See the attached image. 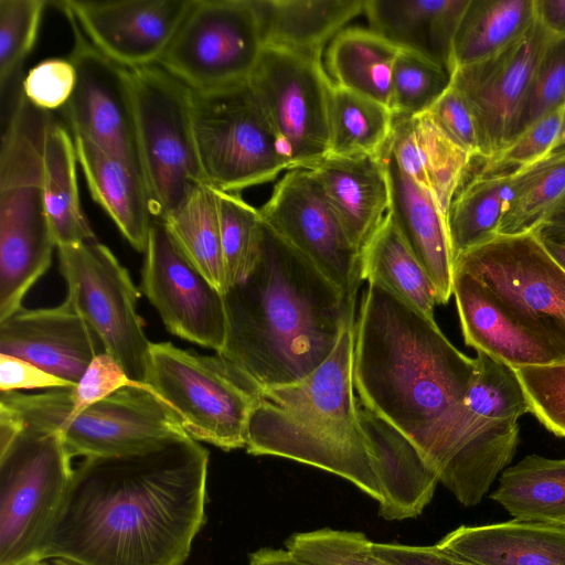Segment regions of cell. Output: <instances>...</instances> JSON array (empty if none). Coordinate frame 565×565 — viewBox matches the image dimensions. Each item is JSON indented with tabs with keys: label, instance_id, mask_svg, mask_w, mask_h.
<instances>
[{
	"label": "cell",
	"instance_id": "816d5d0a",
	"mask_svg": "<svg viewBox=\"0 0 565 565\" xmlns=\"http://www.w3.org/2000/svg\"><path fill=\"white\" fill-rule=\"evenodd\" d=\"M248 565H320L298 557L287 548L263 547L249 555Z\"/></svg>",
	"mask_w": 565,
	"mask_h": 565
},
{
	"label": "cell",
	"instance_id": "f6af8a7d",
	"mask_svg": "<svg viewBox=\"0 0 565 565\" xmlns=\"http://www.w3.org/2000/svg\"><path fill=\"white\" fill-rule=\"evenodd\" d=\"M565 122V105L547 114L490 159L479 158L487 171H520L558 147Z\"/></svg>",
	"mask_w": 565,
	"mask_h": 565
},
{
	"label": "cell",
	"instance_id": "ffe728a7",
	"mask_svg": "<svg viewBox=\"0 0 565 565\" xmlns=\"http://www.w3.org/2000/svg\"><path fill=\"white\" fill-rule=\"evenodd\" d=\"M191 0L58 2L103 55L126 70L158 65Z\"/></svg>",
	"mask_w": 565,
	"mask_h": 565
},
{
	"label": "cell",
	"instance_id": "681fc988",
	"mask_svg": "<svg viewBox=\"0 0 565 565\" xmlns=\"http://www.w3.org/2000/svg\"><path fill=\"white\" fill-rule=\"evenodd\" d=\"M374 552L393 565H478L436 545L373 543Z\"/></svg>",
	"mask_w": 565,
	"mask_h": 565
},
{
	"label": "cell",
	"instance_id": "11a10c76",
	"mask_svg": "<svg viewBox=\"0 0 565 565\" xmlns=\"http://www.w3.org/2000/svg\"><path fill=\"white\" fill-rule=\"evenodd\" d=\"M51 563H52V565H75L73 563H70V562H66L63 559H52Z\"/></svg>",
	"mask_w": 565,
	"mask_h": 565
},
{
	"label": "cell",
	"instance_id": "ba28073f",
	"mask_svg": "<svg viewBox=\"0 0 565 565\" xmlns=\"http://www.w3.org/2000/svg\"><path fill=\"white\" fill-rule=\"evenodd\" d=\"M71 460L57 431L23 426L0 447V565L40 561L72 479Z\"/></svg>",
	"mask_w": 565,
	"mask_h": 565
},
{
	"label": "cell",
	"instance_id": "d590c367",
	"mask_svg": "<svg viewBox=\"0 0 565 565\" xmlns=\"http://www.w3.org/2000/svg\"><path fill=\"white\" fill-rule=\"evenodd\" d=\"M161 221L189 260L225 294L227 284L215 189L207 183L198 186Z\"/></svg>",
	"mask_w": 565,
	"mask_h": 565
},
{
	"label": "cell",
	"instance_id": "52a82bcc",
	"mask_svg": "<svg viewBox=\"0 0 565 565\" xmlns=\"http://www.w3.org/2000/svg\"><path fill=\"white\" fill-rule=\"evenodd\" d=\"M129 74L140 169L153 218L161 220L207 183L195 143L192 93L158 65Z\"/></svg>",
	"mask_w": 565,
	"mask_h": 565
},
{
	"label": "cell",
	"instance_id": "ab89813d",
	"mask_svg": "<svg viewBox=\"0 0 565 565\" xmlns=\"http://www.w3.org/2000/svg\"><path fill=\"white\" fill-rule=\"evenodd\" d=\"M452 74L429 58L399 50L392 71L390 108L395 116L427 113L451 86Z\"/></svg>",
	"mask_w": 565,
	"mask_h": 565
},
{
	"label": "cell",
	"instance_id": "6da1fadb",
	"mask_svg": "<svg viewBox=\"0 0 565 565\" xmlns=\"http://www.w3.org/2000/svg\"><path fill=\"white\" fill-rule=\"evenodd\" d=\"M209 451L188 435L74 470L40 561L183 565L205 521Z\"/></svg>",
	"mask_w": 565,
	"mask_h": 565
},
{
	"label": "cell",
	"instance_id": "f35d334b",
	"mask_svg": "<svg viewBox=\"0 0 565 565\" xmlns=\"http://www.w3.org/2000/svg\"><path fill=\"white\" fill-rule=\"evenodd\" d=\"M215 193L228 289L244 281L254 269L262 250L264 222L259 210L239 194L217 189Z\"/></svg>",
	"mask_w": 565,
	"mask_h": 565
},
{
	"label": "cell",
	"instance_id": "db71d44e",
	"mask_svg": "<svg viewBox=\"0 0 565 565\" xmlns=\"http://www.w3.org/2000/svg\"><path fill=\"white\" fill-rule=\"evenodd\" d=\"M541 238L548 253L565 269V241L552 239L542 236Z\"/></svg>",
	"mask_w": 565,
	"mask_h": 565
},
{
	"label": "cell",
	"instance_id": "8fae6325",
	"mask_svg": "<svg viewBox=\"0 0 565 565\" xmlns=\"http://www.w3.org/2000/svg\"><path fill=\"white\" fill-rule=\"evenodd\" d=\"M531 334L565 362V269L537 232L497 235L456 258Z\"/></svg>",
	"mask_w": 565,
	"mask_h": 565
},
{
	"label": "cell",
	"instance_id": "603a6c76",
	"mask_svg": "<svg viewBox=\"0 0 565 565\" xmlns=\"http://www.w3.org/2000/svg\"><path fill=\"white\" fill-rule=\"evenodd\" d=\"M381 156L390 181L388 213L429 276L437 303L446 305L454 285L446 215L434 195L405 174L385 150Z\"/></svg>",
	"mask_w": 565,
	"mask_h": 565
},
{
	"label": "cell",
	"instance_id": "3957f363",
	"mask_svg": "<svg viewBox=\"0 0 565 565\" xmlns=\"http://www.w3.org/2000/svg\"><path fill=\"white\" fill-rule=\"evenodd\" d=\"M264 222V221H263ZM227 332L218 353L262 387L298 382L334 350L355 306L265 222L259 258L223 294Z\"/></svg>",
	"mask_w": 565,
	"mask_h": 565
},
{
	"label": "cell",
	"instance_id": "f907efd6",
	"mask_svg": "<svg viewBox=\"0 0 565 565\" xmlns=\"http://www.w3.org/2000/svg\"><path fill=\"white\" fill-rule=\"evenodd\" d=\"M536 13L554 36H565V0H536Z\"/></svg>",
	"mask_w": 565,
	"mask_h": 565
},
{
	"label": "cell",
	"instance_id": "d4e9b609",
	"mask_svg": "<svg viewBox=\"0 0 565 565\" xmlns=\"http://www.w3.org/2000/svg\"><path fill=\"white\" fill-rule=\"evenodd\" d=\"M384 150L405 174L434 195L445 215L473 160L428 113L414 117L394 115Z\"/></svg>",
	"mask_w": 565,
	"mask_h": 565
},
{
	"label": "cell",
	"instance_id": "6f0895ef",
	"mask_svg": "<svg viewBox=\"0 0 565 565\" xmlns=\"http://www.w3.org/2000/svg\"><path fill=\"white\" fill-rule=\"evenodd\" d=\"M565 143V122H564V128H563V131H562V137H561V140H559V145H564Z\"/></svg>",
	"mask_w": 565,
	"mask_h": 565
},
{
	"label": "cell",
	"instance_id": "7dc6e473",
	"mask_svg": "<svg viewBox=\"0 0 565 565\" xmlns=\"http://www.w3.org/2000/svg\"><path fill=\"white\" fill-rule=\"evenodd\" d=\"M427 113L450 139L473 158H480L478 132L472 113L452 85Z\"/></svg>",
	"mask_w": 565,
	"mask_h": 565
},
{
	"label": "cell",
	"instance_id": "f1b7e54d",
	"mask_svg": "<svg viewBox=\"0 0 565 565\" xmlns=\"http://www.w3.org/2000/svg\"><path fill=\"white\" fill-rule=\"evenodd\" d=\"M365 0H253L264 46L320 60Z\"/></svg>",
	"mask_w": 565,
	"mask_h": 565
},
{
	"label": "cell",
	"instance_id": "f5cc1de1",
	"mask_svg": "<svg viewBox=\"0 0 565 565\" xmlns=\"http://www.w3.org/2000/svg\"><path fill=\"white\" fill-rule=\"evenodd\" d=\"M537 233L542 237L565 239V200L537 230Z\"/></svg>",
	"mask_w": 565,
	"mask_h": 565
},
{
	"label": "cell",
	"instance_id": "e0dca14e",
	"mask_svg": "<svg viewBox=\"0 0 565 565\" xmlns=\"http://www.w3.org/2000/svg\"><path fill=\"white\" fill-rule=\"evenodd\" d=\"M141 289L170 333L220 353L226 341L223 294L189 260L161 220L153 218Z\"/></svg>",
	"mask_w": 565,
	"mask_h": 565
},
{
	"label": "cell",
	"instance_id": "b9f144b4",
	"mask_svg": "<svg viewBox=\"0 0 565 565\" xmlns=\"http://www.w3.org/2000/svg\"><path fill=\"white\" fill-rule=\"evenodd\" d=\"M44 0H0V88L3 93L33 49Z\"/></svg>",
	"mask_w": 565,
	"mask_h": 565
},
{
	"label": "cell",
	"instance_id": "9c48e42d",
	"mask_svg": "<svg viewBox=\"0 0 565 565\" xmlns=\"http://www.w3.org/2000/svg\"><path fill=\"white\" fill-rule=\"evenodd\" d=\"M0 407L22 426L57 431L72 458L132 452L186 435L173 411L145 387L126 386L73 416L56 409L44 392H1Z\"/></svg>",
	"mask_w": 565,
	"mask_h": 565
},
{
	"label": "cell",
	"instance_id": "bcb514c9",
	"mask_svg": "<svg viewBox=\"0 0 565 565\" xmlns=\"http://www.w3.org/2000/svg\"><path fill=\"white\" fill-rule=\"evenodd\" d=\"M75 83L76 72L70 58H49L29 71L21 93L35 107L52 113L67 104Z\"/></svg>",
	"mask_w": 565,
	"mask_h": 565
},
{
	"label": "cell",
	"instance_id": "ee69618b",
	"mask_svg": "<svg viewBox=\"0 0 565 565\" xmlns=\"http://www.w3.org/2000/svg\"><path fill=\"white\" fill-rule=\"evenodd\" d=\"M529 413L551 433L565 438V362L514 369Z\"/></svg>",
	"mask_w": 565,
	"mask_h": 565
},
{
	"label": "cell",
	"instance_id": "1f68e13d",
	"mask_svg": "<svg viewBox=\"0 0 565 565\" xmlns=\"http://www.w3.org/2000/svg\"><path fill=\"white\" fill-rule=\"evenodd\" d=\"M76 161L74 139L54 117L44 146V198L57 248L97 239L81 206Z\"/></svg>",
	"mask_w": 565,
	"mask_h": 565
},
{
	"label": "cell",
	"instance_id": "8d00e7d4",
	"mask_svg": "<svg viewBox=\"0 0 565 565\" xmlns=\"http://www.w3.org/2000/svg\"><path fill=\"white\" fill-rule=\"evenodd\" d=\"M390 107L332 83L328 103L329 154L379 156L392 135Z\"/></svg>",
	"mask_w": 565,
	"mask_h": 565
},
{
	"label": "cell",
	"instance_id": "8992f818",
	"mask_svg": "<svg viewBox=\"0 0 565 565\" xmlns=\"http://www.w3.org/2000/svg\"><path fill=\"white\" fill-rule=\"evenodd\" d=\"M145 383L191 438L225 451L246 446L249 417L263 387L232 361L151 342Z\"/></svg>",
	"mask_w": 565,
	"mask_h": 565
},
{
	"label": "cell",
	"instance_id": "7402d4cb",
	"mask_svg": "<svg viewBox=\"0 0 565 565\" xmlns=\"http://www.w3.org/2000/svg\"><path fill=\"white\" fill-rule=\"evenodd\" d=\"M452 295L465 343L476 351L487 353L512 369L561 362L471 274L454 270Z\"/></svg>",
	"mask_w": 565,
	"mask_h": 565
},
{
	"label": "cell",
	"instance_id": "ac0fdd59",
	"mask_svg": "<svg viewBox=\"0 0 565 565\" xmlns=\"http://www.w3.org/2000/svg\"><path fill=\"white\" fill-rule=\"evenodd\" d=\"M552 36L536 13L529 29L508 46L454 71L451 85L472 113L481 159L492 158L510 143L534 72Z\"/></svg>",
	"mask_w": 565,
	"mask_h": 565
},
{
	"label": "cell",
	"instance_id": "cb8c5ba5",
	"mask_svg": "<svg viewBox=\"0 0 565 565\" xmlns=\"http://www.w3.org/2000/svg\"><path fill=\"white\" fill-rule=\"evenodd\" d=\"M309 170L350 239L361 250L390 207V181L382 156L328 154Z\"/></svg>",
	"mask_w": 565,
	"mask_h": 565
},
{
	"label": "cell",
	"instance_id": "d6986e66",
	"mask_svg": "<svg viewBox=\"0 0 565 565\" xmlns=\"http://www.w3.org/2000/svg\"><path fill=\"white\" fill-rule=\"evenodd\" d=\"M71 23L74 45L68 58L75 67L76 83L63 111L72 135L140 169L129 70L103 55Z\"/></svg>",
	"mask_w": 565,
	"mask_h": 565
},
{
	"label": "cell",
	"instance_id": "44dd1931",
	"mask_svg": "<svg viewBox=\"0 0 565 565\" xmlns=\"http://www.w3.org/2000/svg\"><path fill=\"white\" fill-rule=\"evenodd\" d=\"M104 347L66 297L56 307H21L0 321V353L25 360L76 385Z\"/></svg>",
	"mask_w": 565,
	"mask_h": 565
},
{
	"label": "cell",
	"instance_id": "5bb4252c",
	"mask_svg": "<svg viewBox=\"0 0 565 565\" xmlns=\"http://www.w3.org/2000/svg\"><path fill=\"white\" fill-rule=\"evenodd\" d=\"M248 82L269 118L289 170L309 169L329 154L332 81L320 60L264 46Z\"/></svg>",
	"mask_w": 565,
	"mask_h": 565
},
{
	"label": "cell",
	"instance_id": "9a60e30c",
	"mask_svg": "<svg viewBox=\"0 0 565 565\" xmlns=\"http://www.w3.org/2000/svg\"><path fill=\"white\" fill-rule=\"evenodd\" d=\"M475 359L465 397L466 443L452 493L465 507L478 504L511 462L519 443L518 419L529 413L514 369L480 351Z\"/></svg>",
	"mask_w": 565,
	"mask_h": 565
},
{
	"label": "cell",
	"instance_id": "d6a6232c",
	"mask_svg": "<svg viewBox=\"0 0 565 565\" xmlns=\"http://www.w3.org/2000/svg\"><path fill=\"white\" fill-rule=\"evenodd\" d=\"M490 498L515 520L565 526V458L525 456L502 471Z\"/></svg>",
	"mask_w": 565,
	"mask_h": 565
},
{
	"label": "cell",
	"instance_id": "4dcf8cb0",
	"mask_svg": "<svg viewBox=\"0 0 565 565\" xmlns=\"http://www.w3.org/2000/svg\"><path fill=\"white\" fill-rule=\"evenodd\" d=\"M361 279L435 319V287L388 212L361 249Z\"/></svg>",
	"mask_w": 565,
	"mask_h": 565
},
{
	"label": "cell",
	"instance_id": "60d3db41",
	"mask_svg": "<svg viewBox=\"0 0 565 565\" xmlns=\"http://www.w3.org/2000/svg\"><path fill=\"white\" fill-rule=\"evenodd\" d=\"M373 543L362 532L323 527L291 534L285 548L320 565H393L374 552Z\"/></svg>",
	"mask_w": 565,
	"mask_h": 565
},
{
	"label": "cell",
	"instance_id": "7bdbcfd3",
	"mask_svg": "<svg viewBox=\"0 0 565 565\" xmlns=\"http://www.w3.org/2000/svg\"><path fill=\"white\" fill-rule=\"evenodd\" d=\"M564 105L565 36L553 35L534 72L511 141L535 121Z\"/></svg>",
	"mask_w": 565,
	"mask_h": 565
},
{
	"label": "cell",
	"instance_id": "680465c9",
	"mask_svg": "<svg viewBox=\"0 0 565 565\" xmlns=\"http://www.w3.org/2000/svg\"><path fill=\"white\" fill-rule=\"evenodd\" d=\"M553 239V238H552ZM558 241H565V239H558Z\"/></svg>",
	"mask_w": 565,
	"mask_h": 565
},
{
	"label": "cell",
	"instance_id": "7c38bea8",
	"mask_svg": "<svg viewBox=\"0 0 565 565\" xmlns=\"http://www.w3.org/2000/svg\"><path fill=\"white\" fill-rule=\"evenodd\" d=\"M263 49L253 0H191L158 66L211 93L247 82Z\"/></svg>",
	"mask_w": 565,
	"mask_h": 565
},
{
	"label": "cell",
	"instance_id": "30bf717a",
	"mask_svg": "<svg viewBox=\"0 0 565 565\" xmlns=\"http://www.w3.org/2000/svg\"><path fill=\"white\" fill-rule=\"evenodd\" d=\"M191 93L198 154L210 185L237 193L289 170L248 81L216 92Z\"/></svg>",
	"mask_w": 565,
	"mask_h": 565
},
{
	"label": "cell",
	"instance_id": "4fadbf2b",
	"mask_svg": "<svg viewBox=\"0 0 565 565\" xmlns=\"http://www.w3.org/2000/svg\"><path fill=\"white\" fill-rule=\"evenodd\" d=\"M67 298L128 376L145 383L151 342L137 311L139 292L127 269L97 239L57 248Z\"/></svg>",
	"mask_w": 565,
	"mask_h": 565
},
{
	"label": "cell",
	"instance_id": "e575fe53",
	"mask_svg": "<svg viewBox=\"0 0 565 565\" xmlns=\"http://www.w3.org/2000/svg\"><path fill=\"white\" fill-rule=\"evenodd\" d=\"M535 18L536 0H470L454 40L455 70L508 46Z\"/></svg>",
	"mask_w": 565,
	"mask_h": 565
},
{
	"label": "cell",
	"instance_id": "c3c4849f",
	"mask_svg": "<svg viewBox=\"0 0 565 565\" xmlns=\"http://www.w3.org/2000/svg\"><path fill=\"white\" fill-rule=\"evenodd\" d=\"M73 386L75 384L55 376L25 360L0 353L1 392Z\"/></svg>",
	"mask_w": 565,
	"mask_h": 565
},
{
	"label": "cell",
	"instance_id": "7a4b0ae2",
	"mask_svg": "<svg viewBox=\"0 0 565 565\" xmlns=\"http://www.w3.org/2000/svg\"><path fill=\"white\" fill-rule=\"evenodd\" d=\"M476 359L429 319L369 284L354 323L360 402L403 433L450 492L466 443L465 397Z\"/></svg>",
	"mask_w": 565,
	"mask_h": 565
},
{
	"label": "cell",
	"instance_id": "5b68a950",
	"mask_svg": "<svg viewBox=\"0 0 565 565\" xmlns=\"http://www.w3.org/2000/svg\"><path fill=\"white\" fill-rule=\"evenodd\" d=\"M54 116L20 93L0 149V311L22 307L56 247L44 198V146Z\"/></svg>",
	"mask_w": 565,
	"mask_h": 565
},
{
	"label": "cell",
	"instance_id": "83f0119b",
	"mask_svg": "<svg viewBox=\"0 0 565 565\" xmlns=\"http://www.w3.org/2000/svg\"><path fill=\"white\" fill-rule=\"evenodd\" d=\"M437 545L478 565H565V526L515 519L459 526Z\"/></svg>",
	"mask_w": 565,
	"mask_h": 565
},
{
	"label": "cell",
	"instance_id": "f546056e",
	"mask_svg": "<svg viewBox=\"0 0 565 565\" xmlns=\"http://www.w3.org/2000/svg\"><path fill=\"white\" fill-rule=\"evenodd\" d=\"M475 159V158H473ZM472 162L446 214L454 262L461 254L498 235V227L512 198L514 171H487Z\"/></svg>",
	"mask_w": 565,
	"mask_h": 565
},
{
	"label": "cell",
	"instance_id": "836d02e7",
	"mask_svg": "<svg viewBox=\"0 0 565 565\" xmlns=\"http://www.w3.org/2000/svg\"><path fill=\"white\" fill-rule=\"evenodd\" d=\"M399 50L371 29L342 30L327 52L332 83L390 107L392 71Z\"/></svg>",
	"mask_w": 565,
	"mask_h": 565
},
{
	"label": "cell",
	"instance_id": "484cf974",
	"mask_svg": "<svg viewBox=\"0 0 565 565\" xmlns=\"http://www.w3.org/2000/svg\"><path fill=\"white\" fill-rule=\"evenodd\" d=\"M470 0H365L371 30L451 74L454 40Z\"/></svg>",
	"mask_w": 565,
	"mask_h": 565
},
{
	"label": "cell",
	"instance_id": "4316f807",
	"mask_svg": "<svg viewBox=\"0 0 565 565\" xmlns=\"http://www.w3.org/2000/svg\"><path fill=\"white\" fill-rule=\"evenodd\" d=\"M73 139L92 198L127 242L145 253L153 215L140 169L89 140Z\"/></svg>",
	"mask_w": 565,
	"mask_h": 565
},
{
	"label": "cell",
	"instance_id": "74e56055",
	"mask_svg": "<svg viewBox=\"0 0 565 565\" xmlns=\"http://www.w3.org/2000/svg\"><path fill=\"white\" fill-rule=\"evenodd\" d=\"M564 200L565 143L516 171L513 194L499 224L498 235L537 232Z\"/></svg>",
	"mask_w": 565,
	"mask_h": 565
},
{
	"label": "cell",
	"instance_id": "277c9868",
	"mask_svg": "<svg viewBox=\"0 0 565 565\" xmlns=\"http://www.w3.org/2000/svg\"><path fill=\"white\" fill-rule=\"evenodd\" d=\"M354 323H344L330 356L308 376L263 387L245 448L254 456L287 458L341 477L377 502L380 516L399 521L360 420L353 384Z\"/></svg>",
	"mask_w": 565,
	"mask_h": 565
},
{
	"label": "cell",
	"instance_id": "9f6ffc18",
	"mask_svg": "<svg viewBox=\"0 0 565 565\" xmlns=\"http://www.w3.org/2000/svg\"><path fill=\"white\" fill-rule=\"evenodd\" d=\"M30 565H52V563L50 561H38Z\"/></svg>",
	"mask_w": 565,
	"mask_h": 565
},
{
	"label": "cell",
	"instance_id": "2e32d148",
	"mask_svg": "<svg viewBox=\"0 0 565 565\" xmlns=\"http://www.w3.org/2000/svg\"><path fill=\"white\" fill-rule=\"evenodd\" d=\"M263 221L355 306L361 250L352 243L311 170L286 171L259 209Z\"/></svg>",
	"mask_w": 565,
	"mask_h": 565
}]
</instances>
